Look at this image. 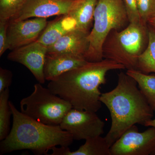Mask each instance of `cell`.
Listing matches in <instances>:
<instances>
[{"label": "cell", "mask_w": 155, "mask_h": 155, "mask_svg": "<svg viewBox=\"0 0 155 155\" xmlns=\"http://www.w3.org/2000/svg\"><path fill=\"white\" fill-rule=\"evenodd\" d=\"M122 69L125 67L122 64L107 59L87 62L50 81L48 87L73 108L96 113L102 107L99 89L106 83L107 73Z\"/></svg>", "instance_id": "1"}, {"label": "cell", "mask_w": 155, "mask_h": 155, "mask_svg": "<svg viewBox=\"0 0 155 155\" xmlns=\"http://www.w3.org/2000/svg\"><path fill=\"white\" fill-rule=\"evenodd\" d=\"M100 100L110 114L111 127L105 137L110 147L129 127L136 124L145 126L153 116L154 111L137 82L126 73L118 74L117 86L102 93Z\"/></svg>", "instance_id": "2"}, {"label": "cell", "mask_w": 155, "mask_h": 155, "mask_svg": "<svg viewBox=\"0 0 155 155\" xmlns=\"http://www.w3.org/2000/svg\"><path fill=\"white\" fill-rule=\"evenodd\" d=\"M13 125L7 137L1 141L0 154L28 150L36 155L47 154L54 147H69L72 135L60 125H50L38 122L19 112L9 101Z\"/></svg>", "instance_id": "3"}, {"label": "cell", "mask_w": 155, "mask_h": 155, "mask_svg": "<svg viewBox=\"0 0 155 155\" xmlns=\"http://www.w3.org/2000/svg\"><path fill=\"white\" fill-rule=\"evenodd\" d=\"M148 41V24L129 23L122 30L110 31L103 45L104 59L122 64L127 70H137L139 58Z\"/></svg>", "instance_id": "4"}, {"label": "cell", "mask_w": 155, "mask_h": 155, "mask_svg": "<svg viewBox=\"0 0 155 155\" xmlns=\"http://www.w3.org/2000/svg\"><path fill=\"white\" fill-rule=\"evenodd\" d=\"M94 21L88 37V49L84 56L87 62L103 60V44L110 31L122 30L129 24L123 0H98Z\"/></svg>", "instance_id": "5"}, {"label": "cell", "mask_w": 155, "mask_h": 155, "mask_svg": "<svg viewBox=\"0 0 155 155\" xmlns=\"http://www.w3.org/2000/svg\"><path fill=\"white\" fill-rule=\"evenodd\" d=\"M33 92L20 101V112L46 125H60L65 115L73 108L72 105L41 84H35Z\"/></svg>", "instance_id": "6"}, {"label": "cell", "mask_w": 155, "mask_h": 155, "mask_svg": "<svg viewBox=\"0 0 155 155\" xmlns=\"http://www.w3.org/2000/svg\"><path fill=\"white\" fill-rule=\"evenodd\" d=\"M104 125L95 112L72 108L64 116L60 126L72 135L73 140H80L101 135Z\"/></svg>", "instance_id": "7"}, {"label": "cell", "mask_w": 155, "mask_h": 155, "mask_svg": "<svg viewBox=\"0 0 155 155\" xmlns=\"http://www.w3.org/2000/svg\"><path fill=\"white\" fill-rule=\"evenodd\" d=\"M111 155H155V127L140 132L129 127L110 147Z\"/></svg>", "instance_id": "8"}, {"label": "cell", "mask_w": 155, "mask_h": 155, "mask_svg": "<svg viewBox=\"0 0 155 155\" xmlns=\"http://www.w3.org/2000/svg\"><path fill=\"white\" fill-rule=\"evenodd\" d=\"M47 18L9 21L8 45L11 51L37 41L48 24Z\"/></svg>", "instance_id": "9"}, {"label": "cell", "mask_w": 155, "mask_h": 155, "mask_svg": "<svg viewBox=\"0 0 155 155\" xmlns=\"http://www.w3.org/2000/svg\"><path fill=\"white\" fill-rule=\"evenodd\" d=\"M48 48L37 41L12 50L8 55L9 60L24 65L31 72L39 83L45 81L44 67Z\"/></svg>", "instance_id": "10"}, {"label": "cell", "mask_w": 155, "mask_h": 155, "mask_svg": "<svg viewBox=\"0 0 155 155\" xmlns=\"http://www.w3.org/2000/svg\"><path fill=\"white\" fill-rule=\"evenodd\" d=\"M76 2V0H30L19 15L11 20L68 15Z\"/></svg>", "instance_id": "11"}, {"label": "cell", "mask_w": 155, "mask_h": 155, "mask_svg": "<svg viewBox=\"0 0 155 155\" xmlns=\"http://www.w3.org/2000/svg\"><path fill=\"white\" fill-rule=\"evenodd\" d=\"M89 34L76 28L70 31L47 48V54H68L84 58L89 46Z\"/></svg>", "instance_id": "12"}, {"label": "cell", "mask_w": 155, "mask_h": 155, "mask_svg": "<svg viewBox=\"0 0 155 155\" xmlns=\"http://www.w3.org/2000/svg\"><path fill=\"white\" fill-rule=\"evenodd\" d=\"M87 62L81 56L68 54H47L44 67L45 80L50 81Z\"/></svg>", "instance_id": "13"}, {"label": "cell", "mask_w": 155, "mask_h": 155, "mask_svg": "<svg viewBox=\"0 0 155 155\" xmlns=\"http://www.w3.org/2000/svg\"><path fill=\"white\" fill-rule=\"evenodd\" d=\"M76 28V22L69 15L59 16L48 22L37 41L49 47L70 31Z\"/></svg>", "instance_id": "14"}, {"label": "cell", "mask_w": 155, "mask_h": 155, "mask_svg": "<svg viewBox=\"0 0 155 155\" xmlns=\"http://www.w3.org/2000/svg\"><path fill=\"white\" fill-rule=\"evenodd\" d=\"M51 155H111L110 147L105 137L101 136L87 139L85 143L75 151L69 147H54Z\"/></svg>", "instance_id": "15"}, {"label": "cell", "mask_w": 155, "mask_h": 155, "mask_svg": "<svg viewBox=\"0 0 155 155\" xmlns=\"http://www.w3.org/2000/svg\"><path fill=\"white\" fill-rule=\"evenodd\" d=\"M98 0H76L69 15L75 20L76 28L90 33Z\"/></svg>", "instance_id": "16"}, {"label": "cell", "mask_w": 155, "mask_h": 155, "mask_svg": "<svg viewBox=\"0 0 155 155\" xmlns=\"http://www.w3.org/2000/svg\"><path fill=\"white\" fill-rule=\"evenodd\" d=\"M126 73L137 82L150 107L155 112V75L144 74L136 70H127Z\"/></svg>", "instance_id": "17"}, {"label": "cell", "mask_w": 155, "mask_h": 155, "mask_svg": "<svg viewBox=\"0 0 155 155\" xmlns=\"http://www.w3.org/2000/svg\"><path fill=\"white\" fill-rule=\"evenodd\" d=\"M149 41L147 46L139 58L137 70L149 74L155 73V29L148 24Z\"/></svg>", "instance_id": "18"}, {"label": "cell", "mask_w": 155, "mask_h": 155, "mask_svg": "<svg viewBox=\"0 0 155 155\" xmlns=\"http://www.w3.org/2000/svg\"><path fill=\"white\" fill-rule=\"evenodd\" d=\"M10 89L8 88L0 93V140L5 139L10 131V119L12 115L9 105Z\"/></svg>", "instance_id": "19"}, {"label": "cell", "mask_w": 155, "mask_h": 155, "mask_svg": "<svg viewBox=\"0 0 155 155\" xmlns=\"http://www.w3.org/2000/svg\"><path fill=\"white\" fill-rule=\"evenodd\" d=\"M30 0H0V20L16 18Z\"/></svg>", "instance_id": "20"}, {"label": "cell", "mask_w": 155, "mask_h": 155, "mask_svg": "<svg viewBox=\"0 0 155 155\" xmlns=\"http://www.w3.org/2000/svg\"><path fill=\"white\" fill-rule=\"evenodd\" d=\"M137 5L140 21L147 24L149 19L155 16V0H137Z\"/></svg>", "instance_id": "21"}, {"label": "cell", "mask_w": 155, "mask_h": 155, "mask_svg": "<svg viewBox=\"0 0 155 155\" xmlns=\"http://www.w3.org/2000/svg\"><path fill=\"white\" fill-rule=\"evenodd\" d=\"M129 23L141 22L137 9V0H123Z\"/></svg>", "instance_id": "22"}, {"label": "cell", "mask_w": 155, "mask_h": 155, "mask_svg": "<svg viewBox=\"0 0 155 155\" xmlns=\"http://www.w3.org/2000/svg\"><path fill=\"white\" fill-rule=\"evenodd\" d=\"M8 20H0V57L9 49L8 45Z\"/></svg>", "instance_id": "23"}, {"label": "cell", "mask_w": 155, "mask_h": 155, "mask_svg": "<svg viewBox=\"0 0 155 155\" xmlns=\"http://www.w3.org/2000/svg\"><path fill=\"white\" fill-rule=\"evenodd\" d=\"M13 78V74L10 70L0 68V93L11 85Z\"/></svg>", "instance_id": "24"}, {"label": "cell", "mask_w": 155, "mask_h": 155, "mask_svg": "<svg viewBox=\"0 0 155 155\" xmlns=\"http://www.w3.org/2000/svg\"><path fill=\"white\" fill-rule=\"evenodd\" d=\"M147 24L155 29V16L149 19Z\"/></svg>", "instance_id": "25"}, {"label": "cell", "mask_w": 155, "mask_h": 155, "mask_svg": "<svg viewBox=\"0 0 155 155\" xmlns=\"http://www.w3.org/2000/svg\"><path fill=\"white\" fill-rule=\"evenodd\" d=\"M145 126L146 127H155V118L152 119L151 120L148 122Z\"/></svg>", "instance_id": "26"}]
</instances>
